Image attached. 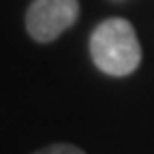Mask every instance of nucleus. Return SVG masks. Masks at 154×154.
Wrapping results in <instances>:
<instances>
[{"label": "nucleus", "mask_w": 154, "mask_h": 154, "mask_svg": "<svg viewBox=\"0 0 154 154\" xmlns=\"http://www.w3.org/2000/svg\"><path fill=\"white\" fill-rule=\"evenodd\" d=\"M32 154H86V152L73 143H51V146H45Z\"/></svg>", "instance_id": "7ed1b4c3"}, {"label": "nucleus", "mask_w": 154, "mask_h": 154, "mask_svg": "<svg viewBox=\"0 0 154 154\" xmlns=\"http://www.w3.org/2000/svg\"><path fill=\"white\" fill-rule=\"evenodd\" d=\"M90 56L96 69L111 77H126L141 62V45L133 24L122 17H109L90 34Z\"/></svg>", "instance_id": "f257e3e1"}, {"label": "nucleus", "mask_w": 154, "mask_h": 154, "mask_svg": "<svg viewBox=\"0 0 154 154\" xmlns=\"http://www.w3.org/2000/svg\"><path fill=\"white\" fill-rule=\"evenodd\" d=\"M79 17V0H32L26 11V30L36 43H51Z\"/></svg>", "instance_id": "f03ea898"}]
</instances>
